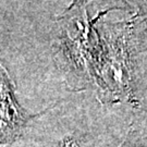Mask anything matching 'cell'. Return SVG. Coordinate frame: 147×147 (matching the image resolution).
<instances>
[{
  "instance_id": "obj_1",
  "label": "cell",
  "mask_w": 147,
  "mask_h": 147,
  "mask_svg": "<svg viewBox=\"0 0 147 147\" xmlns=\"http://www.w3.org/2000/svg\"><path fill=\"white\" fill-rule=\"evenodd\" d=\"M22 107L16 97V85L0 60V145L19 141L33 119L42 116Z\"/></svg>"
},
{
  "instance_id": "obj_2",
  "label": "cell",
  "mask_w": 147,
  "mask_h": 147,
  "mask_svg": "<svg viewBox=\"0 0 147 147\" xmlns=\"http://www.w3.org/2000/svg\"><path fill=\"white\" fill-rule=\"evenodd\" d=\"M119 147H147V136H137L131 133Z\"/></svg>"
},
{
  "instance_id": "obj_3",
  "label": "cell",
  "mask_w": 147,
  "mask_h": 147,
  "mask_svg": "<svg viewBox=\"0 0 147 147\" xmlns=\"http://www.w3.org/2000/svg\"><path fill=\"white\" fill-rule=\"evenodd\" d=\"M60 147H80V145L75 141V138H73L72 136H67L60 143Z\"/></svg>"
}]
</instances>
